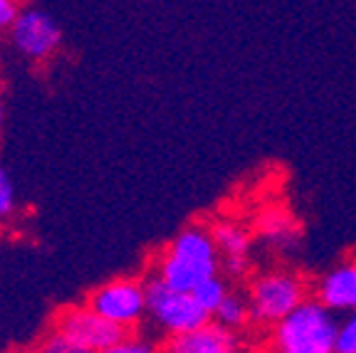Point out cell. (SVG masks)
Wrapping results in <instances>:
<instances>
[{"instance_id": "obj_1", "label": "cell", "mask_w": 356, "mask_h": 353, "mask_svg": "<svg viewBox=\"0 0 356 353\" xmlns=\"http://www.w3.org/2000/svg\"><path fill=\"white\" fill-rule=\"evenodd\" d=\"M220 249L213 238V230L203 222L186 225L176 238L161 249L156 260V274L168 287L181 292H193L200 281L220 274Z\"/></svg>"}, {"instance_id": "obj_2", "label": "cell", "mask_w": 356, "mask_h": 353, "mask_svg": "<svg viewBox=\"0 0 356 353\" xmlns=\"http://www.w3.org/2000/svg\"><path fill=\"white\" fill-rule=\"evenodd\" d=\"M339 319L319 299L309 297L270 329L267 353H337Z\"/></svg>"}, {"instance_id": "obj_3", "label": "cell", "mask_w": 356, "mask_h": 353, "mask_svg": "<svg viewBox=\"0 0 356 353\" xmlns=\"http://www.w3.org/2000/svg\"><path fill=\"white\" fill-rule=\"evenodd\" d=\"M245 297L250 302L252 324L273 329L312 297V287L297 270L273 267L252 277Z\"/></svg>"}, {"instance_id": "obj_4", "label": "cell", "mask_w": 356, "mask_h": 353, "mask_svg": "<svg viewBox=\"0 0 356 353\" xmlns=\"http://www.w3.org/2000/svg\"><path fill=\"white\" fill-rule=\"evenodd\" d=\"M87 304L111 324L131 331L149 316V289L136 277H117L92 289Z\"/></svg>"}, {"instance_id": "obj_5", "label": "cell", "mask_w": 356, "mask_h": 353, "mask_svg": "<svg viewBox=\"0 0 356 353\" xmlns=\"http://www.w3.org/2000/svg\"><path fill=\"white\" fill-rule=\"evenodd\" d=\"M146 289H149V319L166 336L193 331L211 321V314L200 306L193 292L168 287L159 277L146 281Z\"/></svg>"}, {"instance_id": "obj_6", "label": "cell", "mask_w": 356, "mask_h": 353, "mask_svg": "<svg viewBox=\"0 0 356 353\" xmlns=\"http://www.w3.org/2000/svg\"><path fill=\"white\" fill-rule=\"evenodd\" d=\"M8 33H10L13 47L33 62L50 60L62 44L60 25L40 8H22Z\"/></svg>"}, {"instance_id": "obj_7", "label": "cell", "mask_w": 356, "mask_h": 353, "mask_svg": "<svg viewBox=\"0 0 356 353\" xmlns=\"http://www.w3.org/2000/svg\"><path fill=\"white\" fill-rule=\"evenodd\" d=\"M55 329L95 353H102L104 348L114 346V343H119L129 334L127 329L111 324L109 319L97 314L89 304L62 309L55 319Z\"/></svg>"}, {"instance_id": "obj_8", "label": "cell", "mask_w": 356, "mask_h": 353, "mask_svg": "<svg viewBox=\"0 0 356 353\" xmlns=\"http://www.w3.org/2000/svg\"><path fill=\"white\" fill-rule=\"evenodd\" d=\"M216 245L220 249V262L222 272L230 279H243L252 272V232L243 225V222L233 220V217H222L211 225Z\"/></svg>"}, {"instance_id": "obj_9", "label": "cell", "mask_w": 356, "mask_h": 353, "mask_svg": "<svg viewBox=\"0 0 356 353\" xmlns=\"http://www.w3.org/2000/svg\"><path fill=\"white\" fill-rule=\"evenodd\" d=\"M312 297L334 314H349L356 309V257L329 267L312 287Z\"/></svg>"}, {"instance_id": "obj_10", "label": "cell", "mask_w": 356, "mask_h": 353, "mask_svg": "<svg viewBox=\"0 0 356 353\" xmlns=\"http://www.w3.org/2000/svg\"><path fill=\"white\" fill-rule=\"evenodd\" d=\"M161 353H240V336L211 319L193 331L166 336Z\"/></svg>"}, {"instance_id": "obj_11", "label": "cell", "mask_w": 356, "mask_h": 353, "mask_svg": "<svg viewBox=\"0 0 356 353\" xmlns=\"http://www.w3.org/2000/svg\"><path fill=\"white\" fill-rule=\"evenodd\" d=\"M257 238L275 252H289L300 243V227L287 210L267 208L257 220Z\"/></svg>"}, {"instance_id": "obj_12", "label": "cell", "mask_w": 356, "mask_h": 353, "mask_svg": "<svg viewBox=\"0 0 356 353\" xmlns=\"http://www.w3.org/2000/svg\"><path fill=\"white\" fill-rule=\"evenodd\" d=\"M216 324L225 326L230 331L240 334L243 329L252 324V311H250V302L245 294H238V292H230L228 297L222 299V304L213 311L211 316Z\"/></svg>"}, {"instance_id": "obj_13", "label": "cell", "mask_w": 356, "mask_h": 353, "mask_svg": "<svg viewBox=\"0 0 356 353\" xmlns=\"http://www.w3.org/2000/svg\"><path fill=\"white\" fill-rule=\"evenodd\" d=\"M230 294V287H228V281L222 279L220 274L211 277V279L206 281H200L198 287L193 289V297L198 299V304L203 306V309L208 311V314L213 316V311L218 309L222 304V299Z\"/></svg>"}, {"instance_id": "obj_14", "label": "cell", "mask_w": 356, "mask_h": 353, "mask_svg": "<svg viewBox=\"0 0 356 353\" xmlns=\"http://www.w3.org/2000/svg\"><path fill=\"white\" fill-rule=\"evenodd\" d=\"M38 353H95V351H89L87 346H82V343H77L74 338L65 336V334L55 329V331H50L40 341Z\"/></svg>"}, {"instance_id": "obj_15", "label": "cell", "mask_w": 356, "mask_h": 353, "mask_svg": "<svg viewBox=\"0 0 356 353\" xmlns=\"http://www.w3.org/2000/svg\"><path fill=\"white\" fill-rule=\"evenodd\" d=\"M17 210V193L13 186L10 176L6 173V168L0 166V222L10 220Z\"/></svg>"}, {"instance_id": "obj_16", "label": "cell", "mask_w": 356, "mask_h": 353, "mask_svg": "<svg viewBox=\"0 0 356 353\" xmlns=\"http://www.w3.org/2000/svg\"><path fill=\"white\" fill-rule=\"evenodd\" d=\"M337 353H356V309L344 314V319H339Z\"/></svg>"}, {"instance_id": "obj_17", "label": "cell", "mask_w": 356, "mask_h": 353, "mask_svg": "<svg viewBox=\"0 0 356 353\" xmlns=\"http://www.w3.org/2000/svg\"><path fill=\"white\" fill-rule=\"evenodd\" d=\"M102 353H161V348H156L149 338L144 336H134V334H127L119 343L104 348Z\"/></svg>"}, {"instance_id": "obj_18", "label": "cell", "mask_w": 356, "mask_h": 353, "mask_svg": "<svg viewBox=\"0 0 356 353\" xmlns=\"http://www.w3.org/2000/svg\"><path fill=\"white\" fill-rule=\"evenodd\" d=\"M20 10L22 8L17 0H0V33H6V30L13 28V22L17 20Z\"/></svg>"}, {"instance_id": "obj_19", "label": "cell", "mask_w": 356, "mask_h": 353, "mask_svg": "<svg viewBox=\"0 0 356 353\" xmlns=\"http://www.w3.org/2000/svg\"><path fill=\"white\" fill-rule=\"evenodd\" d=\"M6 353H38V348H25V346H15V348H10V351H6Z\"/></svg>"}, {"instance_id": "obj_20", "label": "cell", "mask_w": 356, "mask_h": 353, "mask_svg": "<svg viewBox=\"0 0 356 353\" xmlns=\"http://www.w3.org/2000/svg\"><path fill=\"white\" fill-rule=\"evenodd\" d=\"M3 122H6V106H3V99H0V129H3Z\"/></svg>"}, {"instance_id": "obj_21", "label": "cell", "mask_w": 356, "mask_h": 353, "mask_svg": "<svg viewBox=\"0 0 356 353\" xmlns=\"http://www.w3.org/2000/svg\"><path fill=\"white\" fill-rule=\"evenodd\" d=\"M240 353H267L262 348H240Z\"/></svg>"}]
</instances>
